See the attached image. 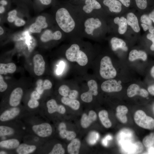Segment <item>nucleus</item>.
I'll return each mask as SVG.
<instances>
[{"label": "nucleus", "instance_id": "obj_1", "mask_svg": "<svg viewBox=\"0 0 154 154\" xmlns=\"http://www.w3.org/2000/svg\"><path fill=\"white\" fill-rule=\"evenodd\" d=\"M55 17L58 27L66 36L74 39L82 37V24L84 17L79 8L61 7L56 11Z\"/></svg>", "mask_w": 154, "mask_h": 154}, {"label": "nucleus", "instance_id": "obj_2", "mask_svg": "<svg viewBox=\"0 0 154 154\" xmlns=\"http://www.w3.org/2000/svg\"><path fill=\"white\" fill-rule=\"evenodd\" d=\"M102 25V22L98 16L85 17L82 27V36L94 38L98 35V31Z\"/></svg>", "mask_w": 154, "mask_h": 154}, {"label": "nucleus", "instance_id": "obj_3", "mask_svg": "<svg viewBox=\"0 0 154 154\" xmlns=\"http://www.w3.org/2000/svg\"><path fill=\"white\" fill-rule=\"evenodd\" d=\"M67 59L71 62H76L81 66H84L88 63V59L86 54L80 48L77 43L72 44L66 51Z\"/></svg>", "mask_w": 154, "mask_h": 154}, {"label": "nucleus", "instance_id": "obj_4", "mask_svg": "<svg viewBox=\"0 0 154 154\" xmlns=\"http://www.w3.org/2000/svg\"><path fill=\"white\" fill-rule=\"evenodd\" d=\"M99 72L101 76L105 79H112L116 76L117 71L109 56H105L101 60Z\"/></svg>", "mask_w": 154, "mask_h": 154}, {"label": "nucleus", "instance_id": "obj_5", "mask_svg": "<svg viewBox=\"0 0 154 154\" xmlns=\"http://www.w3.org/2000/svg\"><path fill=\"white\" fill-rule=\"evenodd\" d=\"M134 119L135 123L141 127L149 130L154 129V119L147 116L142 110H138L135 112Z\"/></svg>", "mask_w": 154, "mask_h": 154}, {"label": "nucleus", "instance_id": "obj_6", "mask_svg": "<svg viewBox=\"0 0 154 154\" xmlns=\"http://www.w3.org/2000/svg\"><path fill=\"white\" fill-rule=\"evenodd\" d=\"M102 8L100 3L97 0H85L84 4L79 8L84 17L98 16L96 11Z\"/></svg>", "mask_w": 154, "mask_h": 154}, {"label": "nucleus", "instance_id": "obj_7", "mask_svg": "<svg viewBox=\"0 0 154 154\" xmlns=\"http://www.w3.org/2000/svg\"><path fill=\"white\" fill-rule=\"evenodd\" d=\"M89 87L88 91L83 93L81 95V100L84 102L90 103L92 100L93 96H97L98 93L97 84L95 80H91L87 82Z\"/></svg>", "mask_w": 154, "mask_h": 154}, {"label": "nucleus", "instance_id": "obj_8", "mask_svg": "<svg viewBox=\"0 0 154 154\" xmlns=\"http://www.w3.org/2000/svg\"><path fill=\"white\" fill-rule=\"evenodd\" d=\"M32 128L35 133L41 137H48L52 133V129L51 125L47 123L34 125Z\"/></svg>", "mask_w": 154, "mask_h": 154}, {"label": "nucleus", "instance_id": "obj_9", "mask_svg": "<svg viewBox=\"0 0 154 154\" xmlns=\"http://www.w3.org/2000/svg\"><path fill=\"white\" fill-rule=\"evenodd\" d=\"M101 87L103 91L109 93L119 92L122 89V86L120 83L116 80L112 79L103 82Z\"/></svg>", "mask_w": 154, "mask_h": 154}, {"label": "nucleus", "instance_id": "obj_10", "mask_svg": "<svg viewBox=\"0 0 154 154\" xmlns=\"http://www.w3.org/2000/svg\"><path fill=\"white\" fill-rule=\"evenodd\" d=\"M33 62L35 74L38 76L42 75L45 68V62L42 56L39 54L35 55L33 57Z\"/></svg>", "mask_w": 154, "mask_h": 154}, {"label": "nucleus", "instance_id": "obj_11", "mask_svg": "<svg viewBox=\"0 0 154 154\" xmlns=\"http://www.w3.org/2000/svg\"><path fill=\"white\" fill-rule=\"evenodd\" d=\"M62 31L57 30L52 31L50 29L46 30L42 35L40 39L43 42H46L51 40H59L61 39L63 36Z\"/></svg>", "mask_w": 154, "mask_h": 154}, {"label": "nucleus", "instance_id": "obj_12", "mask_svg": "<svg viewBox=\"0 0 154 154\" xmlns=\"http://www.w3.org/2000/svg\"><path fill=\"white\" fill-rule=\"evenodd\" d=\"M127 95L130 98L136 95L146 98L148 96L149 93L145 89L140 88L137 84H133L130 85L128 88Z\"/></svg>", "mask_w": 154, "mask_h": 154}, {"label": "nucleus", "instance_id": "obj_13", "mask_svg": "<svg viewBox=\"0 0 154 154\" xmlns=\"http://www.w3.org/2000/svg\"><path fill=\"white\" fill-rule=\"evenodd\" d=\"M23 91L20 87L14 89L11 93L9 100L10 105L13 107L18 106L20 103L23 95Z\"/></svg>", "mask_w": 154, "mask_h": 154}, {"label": "nucleus", "instance_id": "obj_14", "mask_svg": "<svg viewBox=\"0 0 154 154\" xmlns=\"http://www.w3.org/2000/svg\"><path fill=\"white\" fill-rule=\"evenodd\" d=\"M97 118V115L96 112L93 110H90L88 115L84 113L82 116L81 119V125L84 128L88 127Z\"/></svg>", "mask_w": 154, "mask_h": 154}, {"label": "nucleus", "instance_id": "obj_15", "mask_svg": "<svg viewBox=\"0 0 154 154\" xmlns=\"http://www.w3.org/2000/svg\"><path fill=\"white\" fill-rule=\"evenodd\" d=\"M102 3L112 13H119L122 9L123 5L118 0H103Z\"/></svg>", "mask_w": 154, "mask_h": 154}, {"label": "nucleus", "instance_id": "obj_16", "mask_svg": "<svg viewBox=\"0 0 154 154\" xmlns=\"http://www.w3.org/2000/svg\"><path fill=\"white\" fill-rule=\"evenodd\" d=\"M46 106L48 111L50 114L57 112L60 114H63L66 112V109L64 107L61 105H58L56 100L53 99L48 101L46 103Z\"/></svg>", "mask_w": 154, "mask_h": 154}, {"label": "nucleus", "instance_id": "obj_17", "mask_svg": "<svg viewBox=\"0 0 154 154\" xmlns=\"http://www.w3.org/2000/svg\"><path fill=\"white\" fill-rule=\"evenodd\" d=\"M127 23L133 30L136 33L139 32L140 29L139 25L138 20L136 15L133 13H128L127 16Z\"/></svg>", "mask_w": 154, "mask_h": 154}, {"label": "nucleus", "instance_id": "obj_18", "mask_svg": "<svg viewBox=\"0 0 154 154\" xmlns=\"http://www.w3.org/2000/svg\"><path fill=\"white\" fill-rule=\"evenodd\" d=\"M20 112V109L17 108H13L7 110L1 115L0 120L4 121L12 119L18 115Z\"/></svg>", "mask_w": 154, "mask_h": 154}, {"label": "nucleus", "instance_id": "obj_19", "mask_svg": "<svg viewBox=\"0 0 154 154\" xmlns=\"http://www.w3.org/2000/svg\"><path fill=\"white\" fill-rule=\"evenodd\" d=\"M116 116L118 120L121 123H126L127 121L126 115L128 112L127 108L124 105H119L116 108Z\"/></svg>", "mask_w": 154, "mask_h": 154}, {"label": "nucleus", "instance_id": "obj_20", "mask_svg": "<svg viewBox=\"0 0 154 154\" xmlns=\"http://www.w3.org/2000/svg\"><path fill=\"white\" fill-rule=\"evenodd\" d=\"M110 42L112 49L114 51H116L119 48L125 51L127 50L125 42L121 39L113 37L111 39Z\"/></svg>", "mask_w": 154, "mask_h": 154}, {"label": "nucleus", "instance_id": "obj_21", "mask_svg": "<svg viewBox=\"0 0 154 154\" xmlns=\"http://www.w3.org/2000/svg\"><path fill=\"white\" fill-rule=\"evenodd\" d=\"M114 23L118 25V32L120 34H123L126 32L127 28V19L123 17L119 18L116 17L114 19Z\"/></svg>", "mask_w": 154, "mask_h": 154}, {"label": "nucleus", "instance_id": "obj_22", "mask_svg": "<svg viewBox=\"0 0 154 154\" xmlns=\"http://www.w3.org/2000/svg\"><path fill=\"white\" fill-rule=\"evenodd\" d=\"M147 58L146 53L142 50L138 51L135 49L133 50L130 52L129 54V59L131 62L139 59L145 61Z\"/></svg>", "mask_w": 154, "mask_h": 154}, {"label": "nucleus", "instance_id": "obj_23", "mask_svg": "<svg viewBox=\"0 0 154 154\" xmlns=\"http://www.w3.org/2000/svg\"><path fill=\"white\" fill-rule=\"evenodd\" d=\"M37 85L36 90L40 94H42L44 90L50 89L52 86L51 82L47 79L43 81L41 79L38 80L37 82Z\"/></svg>", "mask_w": 154, "mask_h": 154}, {"label": "nucleus", "instance_id": "obj_24", "mask_svg": "<svg viewBox=\"0 0 154 154\" xmlns=\"http://www.w3.org/2000/svg\"><path fill=\"white\" fill-rule=\"evenodd\" d=\"M81 145V142L78 138H74L72 140L67 146V151L70 154H78Z\"/></svg>", "mask_w": 154, "mask_h": 154}, {"label": "nucleus", "instance_id": "obj_25", "mask_svg": "<svg viewBox=\"0 0 154 154\" xmlns=\"http://www.w3.org/2000/svg\"><path fill=\"white\" fill-rule=\"evenodd\" d=\"M16 70V66L14 63L0 64V74H1L13 73Z\"/></svg>", "mask_w": 154, "mask_h": 154}, {"label": "nucleus", "instance_id": "obj_26", "mask_svg": "<svg viewBox=\"0 0 154 154\" xmlns=\"http://www.w3.org/2000/svg\"><path fill=\"white\" fill-rule=\"evenodd\" d=\"M36 149V146L22 143L17 148L16 151L19 154H28L34 152Z\"/></svg>", "mask_w": 154, "mask_h": 154}, {"label": "nucleus", "instance_id": "obj_27", "mask_svg": "<svg viewBox=\"0 0 154 154\" xmlns=\"http://www.w3.org/2000/svg\"><path fill=\"white\" fill-rule=\"evenodd\" d=\"M99 119L102 125L106 128L111 127L112 123L108 118V114L107 111L102 110L100 111L98 113Z\"/></svg>", "mask_w": 154, "mask_h": 154}, {"label": "nucleus", "instance_id": "obj_28", "mask_svg": "<svg viewBox=\"0 0 154 154\" xmlns=\"http://www.w3.org/2000/svg\"><path fill=\"white\" fill-rule=\"evenodd\" d=\"M19 141L16 139H12L0 141L1 147L8 149H13L19 146Z\"/></svg>", "mask_w": 154, "mask_h": 154}, {"label": "nucleus", "instance_id": "obj_29", "mask_svg": "<svg viewBox=\"0 0 154 154\" xmlns=\"http://www.w3.org/2000/svg\"><path fill=\"white\" fill-rule=\"evenodd\" d=\"M61 101L63 104L69 106L74 110H77L79 108L80 102L76 99H72L67 97H63L61 99Z\"/></svg>", "mask_w": 154, "mask_h": 154}, {"label": "nucleus", "instance_id": "obj_30", "mask_svg": "<svg viewBox=\"0 0 154 154\" xmlns=\"http://www.w3.org/2000/svg\"><path fill=\"white\" fill-rule=\"evenodd\" d=\"M24 38L27 45L28 50L30 52H32L35 47L37 42L36 39L33 36L29 35L27 32L23 33Z\"/></svg>", "mask_w": 154, "mask_h": 154}, {"label": "nucleus", "instance_id": "obj_31", "mask_svg": "<svg viewBox=\"0 0 154 154\" xmlns=\"http://www.w3.org/2000/svg\"><path fill=\"white\" fill-rule=\"evenodd\" d=\"M59 134L62 138L63 139L66 138L69 141L74 139L76 136V134L74 132L67 130L66 129L60 131Z\"/></svg>", "mask_w": 154, "mask_h": 154}, {"label": "nucleus", "instance_id": "obj_32", "mask_svg": "<svg viewBox=\"0 0 154 154\" xmlns=\"http://www.w3.org/2000/svg\"><path fill=\"white\" fill-rule=\"evenodd\" d=\"M142 141L143 145L147 147L152 146L154 144V132L145 136Z\"/></svg>", "mask_w": 154, "mask_h": 154}, {"label": "nucleus", "instance_id": "obj_33", "mask_svg": "<svg viewBox=\"0 0 154 154\" xmlns=\"http://www.w3.org/2000/svg\"><path fill=\"white\" fill-rule=\"evenodd\" d=\"M143 144L139 141L136 142L130 146V149H128L130 151L131 153H137L141 152L143 150Z\"/></svg>", "mask_w": 154, "mask_h": 154}, {"label": "nucleus", "instance_id": "obj_34", "mask_svg": "<svg viewBox=\"0 0 154 154\" xmlns=\"http://www.w3.org/2000/svg\"><path fill=\"white\" fill-rule=\"evenodd\" d=\"M14 131V129L11 127L4 125L0 126V137L11 135Z\"/></svg>", "mask_w": 154, "mask_h": 154}, {"label": "nucleus", "instance_id": "obj_35", "mask_svg": "<svg viewBox=\"0 0 154 154\" xmlns=\"http://www.w3.org/2000/svg\"><path fill=\"white\" fill-rule=\"evenodd\" d=\"M35 23L42 29L46 28L48 26L45 17L42 16L40 15L38 17Z\"/></svg>", "mask_w": 154, "mask_h": 154}, {"label": "nucleus", "instance_id": "obj_36", "mask_svg": "<svg viewBox=\"0 0 154 154\" xmlns=\"http://www.w3.org/2000/svg\"><path fill=\"white\" fill-rule=\"evenodd\" d=\"M65 151L64 149L62 147V145L60 143L56 144L53 147L51 151L49 154H64Z\"/></svg>", "mask_w": 154, "mask_h": 154}, {"label": "nucleus", "instance_id": "obj_37", "mask_svg": "<svg viewBox=\"0 0 154 154\" xmlns=\"http://www.w3.org/2000/svg\"><path fill=\"white\" fill-rule=\"evenodd\" d=\"M71 90L67 86L62 85L59 88L58 92L61 96L63 97H67L68 96Z\"/></svg>", "mask_w": 154, "mask_h": 154}, {"label": "nucleus", "instance_id": "obj_38", "mask_svg": "<svg viewBox=\"0 0 154 154\" xmlns=\"http://www.w3.org/2000/svg\"><path fill=\"white\" fill-rule=\"evenodd\" d=\"M137 7L141 10L146 9L147 6V0H134Z\"/></svg>", "mask_w": 154, "mask_h": 154}, {"label": "nucleus", "instance_id": "obj_39", "mask_svg": "<svg viewBox=\"0 0 154 154\" xmlns=\"http://www.w3.org/2000/svg\"><path fill=\"white\" fill-rule=\"evenodd\" d=\"M42 29L35 22L30 26L29 30L32 33H39L41 32Z\"/></svg>", "mask_w": 154, "mask_h": 154}, {"label": "nucleus", "instance_id": "obj_40", "mask_svg": "<svg viewBox=\"0 0 154 154\" xmlns=\"http://www.w3.org/2000/svg\"><path fill=\"white\" fill-rule=\"evenodd\" d=\"M17 12L16 10H13L10 11L8 13V16L7 19L10 23H12L15 21L17 17Z\"/></svg>", "mask_w": 154, "mask_h": 154}, {"label": "nucleus", "instance_id": "obj_41", "mask_svg": "<svg viewBox=\"0 0 154 154\" xmlns=\"http://www.w3.org/2000/svg\"><path fill=\"white\" fill-rule=\"evenodd\" d=\"M140 21L143 23L146 24L148 25H152L151 20L149 17L146 15H143L140 18Z\"/></svg>", "mask_w": 154, "mask_h": 154}, {"label": "nucleus", "instance_id": "obj_42", "mask_svg": "<svg viewBox=\"0 0 154 154\" xmlns=\"http://www.w3.org/2000/svg\"><path fill=\"white\" fill-rule=\"evenodd\" d=\"M7 85L4 81L2 75H0V91L3 92L5 91L7 88Z\"/></svg>", "mask_w": 154, "mask_h": 154}, {"label": "nucleus", "instance_id": "obj_43", "mask_svg": "<svg viewBox=\"0 0 154 154\" xmlns=\"http://www.w3.org/2000/svg\"><path fill=\"white\" fill-rule=\"evenodd\" d=\"M39 105V102L37 100L31 98L29 101L28 103V106L31 108H37Z\"/></svg>", "mask_w": 154, "mask_h": 154}, {"label": "nucleus", "instance_id": "obj_44", "mask_svg": "<svg viewBox=\"0 0 154 154\" xmlns=\"http://www.w3.org/2000/svg\"><path fill=\"white\" fill-rule=\"evenodd\" d=\"M65 64L63 61H61L59 63L56 70V73L59 75L62 72L64 67Z\"/></svg>", "mask_w": 154, "mask_h": 154}, {"label": "nucleus", "instance_id": "obj_45", "mask_svg": "<svg viewBox=\"0 0 154 154\" xmlns=\"http://www.w3.org/2000/svg\"><path fill=\"white\" fill-rule=\"evenodd\" d=\"M78 94V91L76 90H71L68 96V98L72 99H76L77 97Z\"/></svg>", "mask_w": 154, "mask_h": 154}, {"label": "nucleus", "instance_id": "obj_46", "mask_svg": "<svg viewBox=\"0 0 154 154\" xmlns=\"http://www.w3.org/2000/svg\"><path fill=\"white\" fill-rule=\"evenodd\" d=\"M25 23V21L23 19L17 17L15 21V24L16 26L21 27L24 25Z\"/></svg>", "mask_w": 154, "mask_h": 154}, {"label": "nucleus", "instance_id": "obj_47", "mask_svg": "<svg viewBox=\"0 0 154 154\" xmlns=\"http://www.w3.org/2000/svg\"><path fill=\"white\" fill-rule=\"evenodd\" d=\"M147 38L151 40L152 42V44L151 45L150 48L152 51H154V33H149L147 36Z\"/></svg>", "mask_w": 154, "mask_h": 154}, {"label": "nucleus", "instance_id": "obj_48", "mask_svg": "<svg viewBox=\"0 0 154 154\" xmlns=\"http://www.w3.org/2000/svg\"><path fill=\"white\" fill-rule=\"evenodd\" d=\"M31 99L38 100L40 98V94L37 91H34L31 93Z\"/></svg>", "mask_w": 154, "mask_h": 154}, {"label": "nucleus", "instance_id": "obj_49", "mask_svg": "<svg viewBox=\"0 0 154 154\" xmlns=\"http://www.w3.org/2000/svg\"><path fill=\"white\" fill-rule=\"evenodd\" d=\"M120 1L123 6L128 7L131 5V0H118Z\"/></svg>", "mask_w": 154, "mask_h": 154}, {"label": "nucleus", "instance_id": "obj_50", "mask_svg": "<svg viewBox=\"0 0 154 154\" xmlns=\"http://www.w3.org/2000/svg\"><path fill=\"white\" fill-rule=\"evenodd\" d=\"M147 90L151 95L154 96V84L149 86Z\"/></svg>", "mask_w": 154, "mask_h": 154}, {"label": "nucleus", "instance_id": "obj_51", "mask_svg": "<svg viewBox=\"0 0 154 154\" xmlns=\"http://www.w3.org/2000/svg\"><path fill=\"white\" fill-rule=\"evenodd\" d=\"M66 129V125L65 123H61L59 125L58 129L59 131L62 130Z\"/></svg>", "mask_w": 154, "mask_h": 154}, {"label": "nucleus", "instance_id": "obj_52", "mask_svg": "<svg viewBox=\"0 0 154 154\" xmlns=\"http://www.w3.org/2000/svg\"><path fill=\"white\" fill-rule=\"evenodd\" d=\"M40 1L42 4L45 5H49L52 1V0H40Z\"/></svg>", "mask_w": 154, "mask_h": 154}, {"label": "nucleus", "instance_id": "obj_53", "mask_svg": "<svg viewBox=\"0 0 154 154\" xmlns=\"http://www.w3.org/2000/svg\"><path fill=\"white\" fill-rule=\"evenodd\" d=\"M148 30L150 33H154V27L151 25H148Z\"/></svg>", "mask_w": 154, "mask_h": 154}, {"label": "nucleus", "instance_id": "obj_54", "mask_svg": "<svg viewBox=\"0 0 154 154\" xmlns=\"http://www.w3.org/2000/svg\"><path fill=\"white\" fill-rule=\"evenodd\" d=\"M141 25L144 31H146L148 29L149 26L148 25L143 23L141 24Z\"/></svg>", "mask_w": 154, "mask_h": 154}, {"label": "nucleus", "instance_id": "obj_55", "mask_svg": "<svg viewBox=\"0 0 154 154\" xmlns=\"http://www.w3.org/2000/svg\"><path fill=\"white\" fill-rule=\"evenodd\" d=\"M149 17L151 20L154 19V9L149 14Z\"/></svg>", "mask_w": 154, "mask_h": 154}, {"label": "nucleus", "instance_id": "obj_56", "mask_svg": "<svg viewBox=\"0 0 154 154\" xmlns=\"http://www.w3.org/2000/svg\"><path fill=\"white\" fill-rule=\"evenodd\" d=\"M150 74L151 76L154 78V66L151 69Z\"/></svg>", "mask_w": 154, "mask_h": 154}, {"label": "nucleus", "instance_id": "obj_57", "mask_svg": "<svg viewBox=\"0 0 154 154\" xmlns=\"http://www.w3.org/2000/svg\"><path fill=\"white\" fill-rule=\"evenodd\" d=\"M0 4L2 5H5L7 4V2L5 0H1L0 2Z\"/></svg>", "mask_w": 154, "mask_h": 154}, {"label": "nucleus", "instance_id": "obj_58", "mask_svg": "<svg viewBox=\"0 0 154 154\" xmlns=\"http://www.w3.org/2000/svg\"><path fill=\"white\" fill-rule=\"evenodd\" d=\"M5 9L3 5L0 6V13H2L5 11Z\"/></svg>", "mask_w": 154, "mask_h": 154}, {"label": "nucleus", "instance_id": "obj_59", "mask_svg": "<svg viewBox=\"0 0 154 154\" xmlns=\"http://www.w3.org/2000/svg\"><path fill=\"white\" fill-rule=\"evenodd\" d=\"M4 33V31L3 28L0 26V35H2Z\"/></svg>", "mask_w": 154, "mask_h": 154}, {"label": "nucleus", "instance_id": "obj_60", "mask_svg": "<svg viewBox=\"0 0 154 154\" xmlns=\"http://www.w3.org/2000/svg\"><path fill=\"white\" fill-rule=\"evenodd\" d=\"M0 154H7L6 152L4 151H1L0 152Z\"/></svg>", "mask_w": 154, "mask_h": 154}, {"label": "nucleus", "instance_id": "obj_61", "mask_svg": "<svg viewBox=\"0 0 154 154\" xmlns=\"http://www.w3.org/2000/svg\"><path fill=\"white\" fill-rule=\"evenodd\" d=\"M153 23H154V19H153Z\"/></svg>", "mask_w": 154, "mask_h": 154}, {"label": "nucleus", "instance_id": "obj_62", "mask_svg": "<svg viewBox=\"0 0 154 154\" xmlns=\"http://www.w3.org/2000/svg\"><path fill=\"white\" fill-rule=\"evenodd\" d=\"M83 0V1H85V0Z\"/></svg>", "mask_w": 154, "mask_h": 154}]
</instances>
